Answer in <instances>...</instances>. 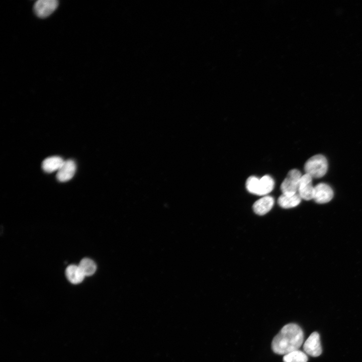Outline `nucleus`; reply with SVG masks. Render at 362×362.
<instances>
[{
	"label": "nucleus",
	"instance_id": "1",
	"mask_svg": "<svg viewBox=\"0 0 362 362\" xmlns=\"http://www.w3.org/2000/svg\"><path fill=\"white\" fill-rule=\"evenodd\" d=\"M304 340L301 327L295 323L285 325L274 338L272 343L273 351L278 354H286L298 350Z\"/></svg>",
	"mask_w": 362,
	"mask_h": 362
},
{
	"label": "nucleus",
	"instance_id": "2",
	"mask_svg": "<svg viewBox=\"0 0 362 362\" xmlns=\"http://www.w3.org/2000/svg\"><path fill=\"white\" fill-rule=\"evenodd\" d=\"M328 163L325 157L321 154L315 155L306 162L304 170L312 178H320L326 173Z\"/></svg>",
	"mask_w": 362,
	"mask_h": 362
},
{
	"label": "nucleus",
	"instance_id": "3",
	"mask_svg": "<svg viewBox=\"0 0 362 362\" xmlns=\"http://www.w3.org/2000/svg\"><path fill=\"white\" fill-rule=\"evenodd\" d=\"M302 175L301 172L297 169L290 170L281 185L282 194L293 195L297 194Z\"/></svg>",
	"mask_w": 362,
	"mask_h": 362
},
{
	"label": "nucleus",
	"instance_id": "4",
	"mask_svg": "<svg viewBox=\"0 0 362 362\" xmlns=\"http://www.w3.org/2000/svg\"><path fill=\"white\" fill-rule=\"evenodd\" d=\"M58 6L56 0H38L34 4V11L37 16L44 18L50 15Z\"/></svg>",
	"mask_w": 362,
	"mask_h": 362
},
{
	"label": "nucleus",
	"instance_id": "5",
	"mask_svg": "<svg viewBox=\"0 0 362 362\" xmlns=\"http://www.w3.org/2000/svg\"><path fill=\"white\" fill-rule=\"evenodd\" d=\"M303 349L304 352L313 357H317L322 353L320 335L317 332L311 334L305 341Z\"/></svg>",
	"mask_w": 362,
	"mask_h": 362
},
{
	"label": "nucleus",
	"instance_id": "6",
	"mask_svg": "<svg viewBox=\"0 0 362 362\" xmlns=\"http://www.w3.org/2000/svg\"><path fill=\"white\" fill-rule=\"evenodd\" d=\"M312 181V177L309 174L302 175L298 189V194L301 199L307 201L313 199L314 187Z\"/></svg>",
	"mask_w": 362,
	"mask_h": 362
},
{
	"label": "nucleus",
	"instance_id": "7",
	"mask_svg": "<svg viewBox=\"0 0 362 362\" xmlns=\"http://www.w3.org/2000/svg\"><path fill=\"white\" fill-rule=\"evenodd\" d=\"M333 192L326 184L320 183L314 187L313 200L318 204H325L331 200Z\"/></svg>",
	"mask_w": 362,
	"mask_h": 362
},
{
	"label": "nucleus",
	"instance_id": "8",
	"mask_svg": "<svg viewBox=\"0 0 362 362\" xmlns=\"http://www.w3.org/2000/svg\"><path fill=\"white\" fill-rule=\"evenodd\" d=\"M76 171V164L71 159L64 161L62 165L57 171V179L61 182L68 181L71 179Z\"/></svg>",
	"mask_w": 362,
	"mask_h": 362
},
{
	"label": "nucleus",
	"instance_id": "9",
	"mask_svg": "<svg viewBox=\"0 0 362 362\" xmlns=\"http://www.w3.org/2000/svg\"><path fill=\"white\" fill-rule=\"evenodd\" d=\"M274 199L269 196H265L257 200L253 205L254 213L258 215H263L267 213L273 207Z\"/></svg>",
	"mask_w": 362,
	"mask_h": 362
},
{
	"label": "nucleus",
	"instance_id": "10",
	"mask_svg": "<svg viewBox=\"0 0 362 362\" xmlns=\"http://www.w3.org/2000/svg\"><path fill=\"white\" fill-rule=\"evenodd\" d=\"M301 199L298 193L293 195L282 194L278 198V203L281 207L289 209L297 206Z\"/></svg>",
	"mask_w": 362,
	"mask_h": 362
},
{
	"label": "nucleus",
	"instance_id": "11",
	"mask_svg": "<svg viewBox=\"0 0 362 362\" xmlns=\"http://www.w3.org/2000/svg\"><path fill=\"white\" fill-rule=\"evenodd\" d=\"M64 160L59 156H51L44 159L42 163V169L46 172H54L60 168Z\"/></svg>",
	"mask_w": 362,
	"mask_h": 362
},
{
	"label": "nucleus",
	"instance_id": "12",
	"mask_svg": "<svg viewBox=\"0 0 362 362\" xmlns=\"http://www.w3.org/2000/svg\"><path fill=\"white\" fill-rule=\"evenodd\" d=\"M65 274L68 281L73 284L81 283L85 277L79 266L76 265H69L66 269Z\"/></svg>",
	"mask_w": 362,
	"mask_h": 362
},
{
	"label": "nucleus",
	"instance_id": "13",
	"mask_svg": "<svg viewBox=\"0 0 362 362\" xmlns=\"http://www.w3.org/2000/svg\"><path fill=\"white\" fill-rule=\"evenodd\" d=\"M275 182L268 175H265L259 178L258 196H265L274 189Z\"/></svg>",
	"mask_w": 362,
	"mask_h": 362
},
{
	"label": "nucleus",
	"instance_id": "14",
	"mask_svg": "<svg viewBox=\"0 0 362 362\" xmlns=\"http://www.w3.org/2000/svg\"><path fill=\"white\" fill-rule=\"evenodd\" d=\"M283 361L284 362H307L308 357L304 352L296 350L284 355Z\"/></svg>",
	"mask_w": 362,
	"mask_h": 362
},
{
	"label": "nucleus",
	"instance_id": "15",
	"mask_svg": "<svg viewBox=\"0 0 362 362\" xmlns=\"http://www.w3.org/2000/svg\"><path fill=\"white\" fill-rule=\"evenodd\" d=\"M84 276L93 275L96 270V265L93 260L84 258L81 259L78 265Z\"/></svg>",
	"mask_w": 362,
	"mask_h": 362
},
{
	"label": "nucleus",
	"instance_id": "16",
	"mask_svg": "<svg viewBox=\"0 0 362 362\" xmlns=\"http://www.w3.org/2000/svg\"><path fill=\"white\" fill-rule=\"evenodd\" d=\"M259 178L255 176H250L246 180V188L250 193L258 195Z\"/></svg>",
	"mask_w": 362,
	"mask_h": 362
}]
</instances>
